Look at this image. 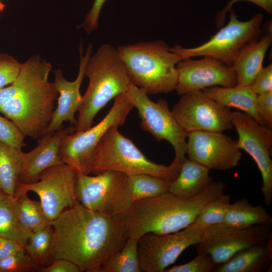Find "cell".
Returning a JSON list of instances; mask_svg holds the SVG:
<instances>
[{
	"label": "cell",
	"mask_w": 272,
	"mask_h": 272,
	"mask_svg": "<svg viewBox=\"0 0 272 272\" xmlns=\"http://www.w3.org/2000/svg\"><path fill=\"white\" fill-rule=\"evenodd\" d=\"M181 96L171 111L187 133L194 131L223 132L233 128L230 108L220 105L202 90Z\"/></svg>",
	"instance_id": "obj_13"
},
{
	"label": "cell",
	"mask_w": 272,
	"mask_h": 272,
	"mask_svg": "<svg viewBox=\"0 0 272 272\" xmlns=\"http://www.w3.org/2000/svg\"><path fill=\"white\" fill-rule=\"evenodd\" d=\"M205 229L190 225L171 233L143 235L138 240L142 271L164 272L184 250L201 240Z\"/></svg>",
	"instance_id": "obj_12"
},
{
	"label": "cell",
	"mask_w": 272,
	"mask_h": 272,
	"mask_svg": "<svg viewBox=\"0 0 272 272\" xmlns=\"http://www.w3.org/2000/svg\"><path fill=\"white\" fill-rule=\"evenodd\" d=\"M92 45L88 47L86 52L83 56V49L80 47V64L79 72L77 79L73 82L65 79L60 69L54 71L55 81L54 84L59 94L57 108L54 110L50 122L45 130L43 134H52L63 127L64 122L69 121L76 126L77 119L75 113L80 108L82 96L80 93V87L85 77V64L91 55Z\"/></svg>",
	"instance_id": "obj_18"
},
{
	"label": "cell",
	"mask_w": 272,
	"mask_h": 272,
	"mask_svg": "<svg viewBox=\"0 0 272 272\" xmlns=\"http://www.w3.org/2000/svg\"><path fill=\"white\" fill-rule=\"evenodd\" d=\"M76 172L61 163L44 170L33 183H19L14 196L36 193L47 217L51 221L64 210L79 202L75 194Z\"/></svg>",
	"instance_id": "obj_11"
},
{
	"label": "cell",
	"mask_w": 272,
	"mask_h": 272,
	"mask_svg": "<svg viewBox=\"0 0 272 272\" xmlns=\"http://www.w3.org/2000/svg\"><path fill=\"white\" fill-rule=\"evenodd\" d=\"M8 55L5 54H0V69L4 64Z\"/></svg>",
	"instance_id": "obj_42"
},
{
	"label": "cell",
	"mask_w": 272,
	"mask_h": 272,
	"mask_svg": "<svg viewBox=\"0 0 272 272\" xmlns=\"http://www.w3.org/2000/svg\"><path fill=\"white\" fill-rule=\"evenodd\" d=\"M210 171L205 165L185 157L177 176L170 183L169 192L185 198L199 194L213 182Z\"/></svg>",
	"instance_id": "obj_22"
},
{
	"label": "cell",
	"mask_w": 272,
	"mask_h": 272,
	"mask_svg": "<svg viewBox=\"0 0 272 272\" xmlns=\"http://www.w3.org/2000/svg\"><path fill=\"white\" fill-rule=\"evenodd\" d=\"M191 260L183 264L166 268L164 272H209L216 266L212 257L208 253L199 252Z\"/></svg>",
	"instance_id": "obj_33"
},
{
	"label": "cell",
	"mask_w": 272,
	"mask_h": 272,
	"mask_svg": "<svg viewBox=\"0 0 272 272\" xmlns=\"http://www.w3.org/2000/svg\"><path fill=\"white\" fill-rule=\"evenodd\" d=\"M133 108L126 93L119 95L114 99L108 113L98 123L85 131L65 135L59 149L62 162L77 173L90 174L93 154L97 145L108 129L124 124Z\"/></svg>",
	"instance_id": "obj_8"
},
{
	"label": "cell",
	"mask_w": 272,
	"mask_h": 272,
	"mask_svg": "<svg viewBox=\"0 0 272 272\" xmlns=\"http://www.w3.org/2000/svg\"><path fill=\"white\" fill-rule=\"evenodd\" d=\"M271 238L238 252L226 262L216 266L215 272L270 271L272 260Z\"/></svg>",
	"instance_id": "obj_21"
},
{
	"label": "cell",
	"mask_w": 272,
	"mask_h": 272,
	"mask_svg": "<svg viewBox=\"0 0 272 272\" xmlns=\"http://www.w3.org/2000/svg\"><path fill=\"white\" fill-rule=\"evenodd\" d=\"M176 69L177 82L175 90L179 95L212 86L236 85V74L233 67L209 56L198 60L183 59L177 63Z\"/></svg>",
	"instance_id": "obj_17"
},
{
	"label": "cell",
	"mask_w": 272,
	"mask_h": 272,
	"mask_svg": "<svg viewBox=\"0 0 272 272\" xmlns=\"http://www.w3.org/2000/svg\"><path fill=\"white\" fill-rule=\"evenodd\" d=\"M231 121L237 131V146L254 160L262 178L261 191L264 203L268 206L272 199L271 129L262 125L248 114L231 112Z\"/></svg>",
	"instance_id": "obj_14"
},
{
	"label": "cell",
	"mask_w": 272,
	"mask_h": 272,
	"mask_svg": "<svg viewBox=\"0 0 272 272\" xmlns=\"http://www.w3.org/2000/svg\"><path fill=\"white\" fill-rule=\"evenodd\" d=\"M15 197L19 221L27 231L31 233L51 224L40 201L30 199L27 193Z\"/></svg>",
	"instance_id": "obj_28"
},
{
	"label": "cell",
	"mask_w": 272,
	"mask_h": 272,
	"mask_svg": "<svg viewBox=\"0 0 272 272\" xmlns=\"http://www.w3.org/2000/svg\"><path fill=\"white\" fill-rule=\"evenodd\" d=\"M106 0H94L92 7L85 19L79 26L83 28L88 34L95 30L98 26V21L102 8Z\"/></svg>",
	"instance_id": "obj_38"
},
{
	"label": "cell",
	"mask_w": 272,
	"mask_h": 272,
	"mask_svg": "<svg viewBox=\"0 0 272 272\" xmlns=\"http://www.w3.org/2000/svg\"><path fill=\"white\" fill-rule=\"evenodd\" d=\"M30 233L19 221L15 196L2 192L0 196V236L24 246Z\"/></svg>",
	"instance_id": "obj_26"
},
{
	"label": "cell",
	"mask_w": 272,
	"mask_h": 272,
	"mask_svg": "<svg viewBox=\"0 0 272 272\" xmlns=\"http://www.w3.org/2000/svg\"><path fill=\"white\" fill-rule=\"evenodd\" d=\"M128 182L133 202L168 192L170 183L164 178L148 174L128 176Z\"/></svg>",
	"instance_id": "obj_29"
},
{
	"label": "cell",
	"mask_w": 272,
	"mask_h": 272,
	"mask_svg": "<svg viewBox=\"0 0 272 272\" xmlns=\"http://www.w3.org/2000/svg\"><path fill=\"white\" fill-rule=\"evenodd\" d=\"M76 130L75 126L63 127L52 134H44L37 141L31 151L22 154L23 160L19 183L30 184L37 182L45 169L63 163L59 149L63 137Z\"/></svg>",
	"instance_id": "obj_19"
},
{
	"label": "cell",
	"mask_w": 272,
	"mask_h": 272,
	"mask_svg": "<svg viewBox=\"0 0 272 272\" xmlns=\"http://www.w3.org/2000/svg\"><path fill=\"white\" fill-rule=\"evenodd\" d=\"M51 225L50 264L56 259H66L80 272H98L128 238L122 215H106L79 202L64 210L52 221Z\"/></svg>",
	"instance_id": "obj_1"
},
{
	"label": "cell",
	"mask_w": 272,
	"mask_h": 272,
	"mask_svg": "<svg viewBox=\"0 0 272 272\" xmlns=\"http://www.w3.org/2000/svg\"><path fill=\"white\" fill-rule=\"evenodd\" d=\"M271 26L260 39L245 44L240 50L233 62L237 78L236 86H249L262 67L265 54L272 42Z\"/></svg>",
	"instance_id": "obj_20"
},
{
	"label": "cell",
	"mask_w": 272,
	"mask_h": 272,
	"mask_svg": "<svg viewBox=\"0 0 272 272\" xmlns=\"http://www.w3.org/2000/svg\"><path fill=\"white\" fill-rule=\"evenodd\" d=\"M228 194L222 193L208 203L201 210L192 226L206 229L221 224L231 203Z\"/></svg>",
	"instance_id": "obj_31"
},
{
	"label": "cell",
	"mask_w": 272,
	"mask_h": 272,
	"mask_svg": "<svg viewBox=\"0 0 272 272\" xmlns=\"http://www.w3.org/2000/svg\"><path fill=\"white\" fill-rule=\"evenodd\" d=\"M53 234L51 224L32 232L24 246L26 253L39 266L50 264Z\"/></svg>",
	"instance_id": "obj_30"
},
{
	"label": "cell",
	"mask_w": 272,
	"mask_h": 272,
	"mask_svg": "<svg viewBox=\"0 0 272 272\" xmlns=\"http://www.w3.org/2000/svg\"><path fill=\"white\" fill-rule=\"evenodd\" d=\"M84 74L89 85L78 110L77 132L92 126L99 111L112 99L126 93L131 83L117 49L108 44L89 57Z\"/></svg>",
	"instance_id": "obj_4"
},
{
	"label": "cell",
	"mask_w": 272,
	"mask_h": 272,
	"mask_svg": "<svg viewBox=\"0 0 272 272\" xmlns=\"http://www.w3.org/2000/svg\"><path fill=\"white\" fill-rule=\"evenodd\" d=\"M24 249L21 244L0 236V260Z\"/></svg>",
	"instance_id": "obj_41"
},
{
	"label": "cell",
	"mask_w": 272,
	"mask_h": 272,
	"mask_svg": "<svg viewBox=\"0 0 272 272\" xmlns=\"http://www.w3.org/2000/svg\"><path fill=\"white\" fill-rule=\"evenodd\" d=\"M21 64L8 55L0 69V89L11 84L17 77Z\"/></svg>",
	"instance_id": "obj_37"
},
{
	"label": "cell",
	"mask_w": 272,
	"mask_h": 272,
	"mask_svg": "<svg viewBox=\"0 0 272 272\" xmlns=\"http://www.w3.org/2000/svg\"><path fill=\"white\" fill-rule=\"evenodd\" d=\"M138 240L139 239L128 238L123 247L107 258L98 272L142 271Z\"/></svg>",
	"instance_id": "obj_27"
},
{
	"label": "cell",
	"mask_w": 272,
	"mask_h": 272,
	"mask_svg": "<svg viewBox=\"0 0 272 272\" xmlns=\"http://www.w3.org/2000/svg\"><path fill=\"white\" fill-rule=\"evenodd\" d=\"M131 82L148 94L170 92L177 82L181 60L163 40L142 42L117 48Z\"/></svg>",
	"instance_id": "obj_5"
},
{
	"label": "cell",
	"mask_w": 272,
	"mask_h": 272,
	"mask_svg": "<svg viewBox=\"0 0 272 272\" xmlns=\"http://www.w3.org/2000/svg\"><path fill=\"white\" fill-rule=\"evenodd\" d=\"M240 1H246L251 2L261 7L269 13H272V0H231L225 8L218 14L217 17V23L219 27L222 26L225 19L226 14L229 11L232 6Z\"/></svg>",
	"instance_id": "obj_40"
},
{
	"label": "cell",
	"mask_w": 272,
	"mask_h": 272,
	"mask_svg": "<svg viewBox=\"0 0 272 272\" xmlns=\"http://www.w3.org/2000/svg\"><path fill=\"white\" fill-rule=\"evenodd\" d=\"M39 267L25 249L0 260V272H30Z\"/></svg>",
	"instance_id": "obj_32"
},
{
	"label": "cell",
	"mask_w": 272,
	"mask_h": 272,
	"mask_svg": "<svg viewBox=\"0 0 272 272\" xmlns=\"http://www.w3.org/2000/svg\"><path fill=\"white\" fill-rule=\"evenodd\" d=\"M50 63L36 55L21 64L15 80L0 89V112L25 135L42 137L54 110L58 92L48 76Z\"/></svg>",
	"instance_id": "obj_2"
},
{
	"label": "cell",
	"mask_w": 272,
	"mask_h": 272,
	"mask_svg": "<svg viewBox=\"0 0 272 272\" xmlns=\"http://www.w3.org/2000/svg\"><path fill=\"white\" fill-rule=\"evenodd\" d=\"M229 11L227 25L208 41L193 48L175 46L170 48L171 50L179 56L181 60L195 56H209L232 66L241 48L260 36L263 16L257 14L248 21H241L234 10L231 9Z\"/></svg>",
	"instance_id": "obj_9"
},
{
	"label": "cell",
	"mask_w": 272,
	"mask_h": 272,
	"mask_svg": "<svg viewBox=\"0 0 272 272\" xmlns=\"http://www.w3.org/2000/svg\"><path fill=\"white\" fill-rule=\"evenodd\" d=\"M2 190H1V189L0 188V196H1V194H2Z\"/></svg>",
	"instance_id": "obj_43"
},
{
	"label": "cell",
	"mask_w": 272,
	"mask_h": 272,
	"mask_svg": "<svg viewBox=\"0 0 272 272\" xmlns=\"http://www.w3.org/2000/svg\"><path fill=\"white\" fill-rule=\"evenodd\" d=\"M75 194L84 207L110 216L124 215L133 203L128 176L112 170L94 176L76 173Z\"/></svg>",
	"instance_id": "obj_7"
},
{
	"label": "cell",
	"mask_w": 272,
	"mask_h": 272,
	"mask_svg": "<svg viewBox=\"0 0 272 272\" xmlns=\"http://www.w3.org/2000/svg\"><path fill=\"white\" fill-rule=\"evenodd\" d=\"M251 86L257 95L272 92L271 63L261 69Z\"/></svg>",
	"instance_id": "obj_36"
},
{
	"label": "cell",
	"mask_w": 272,
	"mask_h": 272,
	"mask_svg": "<svg viewBox=\"0 0 272 272\" xmlns=\"http://www.w3.org/2000/svg\"><path fill=\"white\" fill-rule=\"evenodd\" d=\"M22 154L21 149L0 142V188L4 193L15 195L19 183Z\"/></svg>",
	"instance_id": "obj_25"
},
{
	"label": "cell",
	"mask_w": 272,
	"mask_h": 272,
	"mask_svg": "<svg viewBox=\"0 0 272 272\" xmlns=\"http://www.w3.org/2000/svg\"><path fill=\"white\" fill-rule=\"evenodd\" d=\"M271 224H258L244 228H234L221 224L206 228L201 240L197 243V252L209 254L216 266L251 246L271 238Z\"/></svg>",
	"instance_id": "obj_15"
},
{
	"label": "cell",
	"mask_w": 272,
	"mask_h": 272,
	"mask_svg": "<svg viewBox=\"0 0 272 272\" xmlns=\"http://www.w3.org/2000/svg\"><path fill=\"white\" fill-rule=\"evenodd\" d=\"M203 93L220 105L239 109L250 115L260 124L264 126L256 110L257 94L251 86L223 87L212 86L202 90Z\"/></svg>",
	"instance_id": "obj_23"
},
{
	"label": "cell",
	"mask_w": 272,
	"mask_h": 272,
	"mask_svg": "<svg viewBox=\"0 0 272 272\" xmlns=\"http://www.w3.org/2000/svg\"><path fill=\"white\" fill-rule=\"evenodd\" d=\"M256 110L265 126L272 128V92L257 95Z\"/></svg>",
	"instance_id": "obj_35"
},
{
	"label": "cell",
	"mask_w": 272,
	"mask_h": 272,
	"mask_svg": "<svg viewBox=\"0 0 272 272\" xmlns=\"http://www.w3.org/2000/svg\"><path fill=\"white\" fill-rule=\"evenodd\" d=\"M186 154L210 169L228 170L238 166L242 153L236 141L223 132L194 131L187 133Z\"/></svg>",
	"instance_id": "obj_16"
},
{
	"label": "cell",
	"mask_w": 272,
	"mask_h": 272,
	"mask_svg": "<svg viewBox=\"0 0 272 272\" xmlns=\"http://www.w3.org/2000/svg\"><path fill=\"white\" fill-rule=\"evenodd\" d=\"M126 94L138 110L141 127L157 141L169 142L174 150V160L181 163L186 154L187 133L176 120L167 101L162 99L152 101L143 89L132 83Z\"/></svg>",
	"instance_id": "obj_10"
},
{
	"label": "cell",
	"mask_w": 272,
	"mask_h": 272,
	"mask_svg": "<svg viewBox=\"0 0 272 272\" xmlns=\"http://www.w3.org/2000/svg\"><path fill=\"white\" fill-rule=\"evenodd\" d=\"M39 270L41 272H80L75 263L63 258L55 259L50 264L39 267Z\"/></svg>",
	"instance_id": "obj_39"
},
{
	"label": "cell",
	"mask_w": 272,
	"mask_h": 272,
	"mask_svg": "<svg viewBox=\"0 0 272 272\" xmlns=\"http://www.w3.org/2000/svg\"><path fill=\"white\" fill-rule=\"evenodd\" d=\"M117 126L110 127L104 134L94 151L91 173L97 174L112 170L131 176L148 174L164 178L170 182L177 176L181 163L174 160L169 166L148 159Z\"/></svg>",
	"instance_id": "obj_6"
},
{
	"label": "cell",
	"mask_w": 272,
	"mask_h": 272,
	"mask_svg": "<svg viewBox=\"0 0 272 272\" xmlns=\"http://www.w3.org/2000/svg\"><path fill=\"white\" fill-rule=\"evenodd\" d=\"M271 216L261 205L253 206L248 199L242 198L230 203L220 224L230 228H244L258 224H271Z\"/></svg>",
	"instance_id": "obj_24"
},
{
	"label": "cell",
	"mask_w": 272,
	"mask_h": 272,
	"mask_svg": "<svg viewBox=\"0 0 272 272\" xmlns=\"http://www.w3.org/2000/svg\"><path fill=\"white\" fill-rule=\"evenodd\" d=\"M222 181H213L199 194L185 198L167 192L133 202L123 215L128 238L139 239L147 233L163 235L191 225L202 209L224 192Z\"/></svg>",
	"instance_id": "obj_3"
},
{
	"label": "cell",
	"mask_w": 272,
	"mask_h": 272,
	"mask_svg": "<svg viewBox=\"0 0 272 272\" xmlns=\"http://www.w3.org/2000/svg\"><path fill=\"white\" fill-rule=\"evenodd\" d=\"M25 137L11 120L0 115V142L22 150L26 146Z\"/></svg>",
	"instance_id": "obj_34"
}]
</instances>
